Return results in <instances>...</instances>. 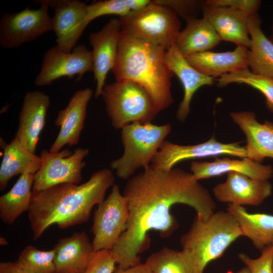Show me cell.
Listing matches in <instances>:
<instances>
[{"instance_id":"cell-1","label":"cell","mask_w":273,"mask_h":273,"mask_svg":"<svg viewBox=\"0 0 273 273\" xmlns=\"http://www.w3.org/2000/svg\"><path fill=\"white\" fill-rule=\"evenodd\" d=\"M123 195L127 201L128 220L111 251L118 266L123 269L141 263L140 254L150 247V232L157 231L166 238L177 229L178 222L170 211L174 205L191 207L203 220L216 208L208 190L192 173L178 168L164 170L150 164L127 179Z\"/></svg>"},{"instance_id":"cell-2","label":"cell","mask_w":273,"mask_h":273,"mask_svg":"<svg viewBox=\"0 0 273 273\" xmlns=\"http://www.w3.org/2000/svg\"><path fill=\"white\" fill-rule=\"evenodd\" d=\"M114 181L111 170L104 168L81 185L65 183L32 191L27 211L34 240L53 224L63 230L87 222L93 208L105 200Z\"/></svg>"},{"instance_id":"cell-3","label":"cell","mask_w":273,"mask_h":273,"mask_svg":"<svg viewBox=\"0 0 273 273\" xmlns=\"http://www.w3.org/2000/svg\"><path fill=\"white\" fill-rule=\"evenodd\" d=\"M166 51L122 29L112 70L115 80H128L144 88L159 112L174 102L171 93L174 74L166 63Z\"/></svg>"},{"instance_id":"cell-4","label":"cell","mask_w":273,"mask_h":273,"mask_svg":"<svg viewBox=\"0 0 273 273\" xmlns=\"http://www.w3.org/2000/svg\"><path fill=\"white\" fill-rule=\"evenodd\" d=\"M243 236L238 222L227 211L214 212L207 219L197 216L180 238L183 249L190 251L195 273H203L207 264L219 258L230 245Z\"/></svg>"},{"instance_id":"cell-5","label":"cell","mask_w":273,"mask_h":273,"mask_svg":"<svg viewBox=\"0 0 273 273\" xmlns=\"http://www.w3.org/2000/svg\"><path fill=\"white\" fill-rule=\"evenodd\" d=\"M171 129L169 123L157 125L151 122H135L124 126L121 133L123 154L111 161L110 167L119 178L128 179L139 168L150 165Z\"/></svg>"},{"instance_id":"cell-6","label":"cell","mask_w":273,"mask_h":273,"mask_svg":"<svg viewBox=\"0 0 273 273\" xmlns=\"http://www.w3.org/2000/svg\"><path fill=\"white\" fill-rule=\"evenodd\" d=\"M112 125L122 129L132 122H151L159 113L149 94L128 80L105 85L102 95Z\"/></svg>"},{"instance_id":"cell-7","label":"cell","mask_w":273,"mask_h":273,"mask_svg":"<svg viewBox=\"0 0 273 273\" xmlns=\"http://www.w3.org/2000/svg\"><path fill=\"white\" fill-rule=\"evenodd\" d=\"M119 19L122 29L166 51L175 43L180 31L178 17L152 1L144 9Z\"/></svg>"},{"instance_id":"cell-8","label":"cell","mask_w":273,"mask_h":273,"mask_svg":"<svg viewBox=\"0 0 273 273\" xmlns=\"http://www.w3.org/2000/svg\"><path fill=\"white\" fill-rule=\"evenodd\" d=\"M38 9L26 8L20 12L4 13L0 19V44L6 49L20 47L52 30L48 0L37 1Z\"/></svg>"},{"instance_id":"cell-9","label":"cell","mask_w":273,"mask_h":273,"mask_svg":"<svg viewBox=\"0 0 273 273\" xmlns=\"http://www.w3.org/2000/svg\"><path fill=\"white\" fill-rule=\"evenodd\" d=\"M89 154L86 148H78L72 152L69 149L52 153L42 150L41 166L34 174L32 191H40L61 184H78L81 171L85 166L84 158Z\"/></svg>"},{"instance_id":"cell-10","label":"cell","mask_w":273,"mask_h":273,"mask_svg":"<svg viewBox=\"0 0 273 273\" xmlns=\"http://www.w3.org/2000/svg\"><path fill=\"white\" fill-rule=\"evenodd\" d=\"M128 217L127 200L114 184L108 197L98 205L95 212L92 231L95 252L112 250L126 230Z\"/></svg>"},{"instance_id":"cell-11","label":"cell","mask_w":273,"mask_h":273,"mask_svg":"<svg viewBox=\"0 0 273 273\" xmlns=\"http://www.w3.org/2000/svg\"><path fill=\"white\" fill-rule=\"evenodd\" d=\"M93 70L92 53L85 46H77L70 53H64L55 46L44 54L34 84L49 85L62 77L72 79L76 75L78 76L76 81H79L85 73Z\"/></svg>"},{"instance_id":"cell-12","label":"cell","mask_w":273,"mask_h":273,"mask_svg":"<svg viewBox=\"0 0 273 273\" xmlns=\"http://www.w3.org/2000/svg\"><path fill=\"white\" fill-rule=\"evenodd\" d=\"M219 155L247 157L245 147L238 143H222L212 136L206 142L194 145H179L165 140L151 163L158 169L167 170L184 160Z\"/></svg>"},{"instance_id":"cell-13","label":"cell","mask_w":273,"mask_h":273,"mask_svg":"<svg viewBox=\"0 0 273 273\" xmlns=\"http://www.w3.org/2000/svg\"><path fill=\"white\" fill-rule=\"evenodd\" d=\"M48 2L55 13L52 18V30L57 37L56 46L62 52L70 53L89 23L86 19L87 5L78 0Z\"/></svg>"},{"instance_id":"cell-14","label":"cell","mask_w":273,"mask_h":273,"mask_svg":"<svg viewBox=\"0 0 273 273\" xmlns=\"http://www.w3.org/2000/svg\"><path fill=\"white\" fill-rule=\"evenodd\" d=\"M121 30L119 19L113 18L100 30L89 35V42L93 48V72L96 83L95 98L102 96L107 75L115 65Z\"/></svg>"},{"instance_id":"cell-15","label":"cell","mask_w":273,"mask_h":273,"mask_svg":"<svg viewBox=\"0 0 273 273\" xmlns=\"http://www.w3.org/2000/svg\"><path fill=\"white\" fill-rule=\"evenodd\" d=\"M272 186L268 180L252 178L245 174L230 172L224 182L213 189L219 201L239 205L258 206L272 194Z\"/></svg>"},{"instance_id":"cell-16","label":"cell","mask_w":273,"mask_h":273,"mask_svg":"<svg viewBox=\"0 0 273 273\" xmlns=\"http://www.w3.org/2000/svg\"><path fill=\"white\" fill-rule=\"evenodd\" d=\"M93 95V91L89 87L79 89L71 97L67 106L58 112L54 123L60 127V131L50 152H58L66 145H77L84 128L87 105Z\"/></svg>"},{"instance_id":"cell-17","label":"cell","mask_w":273,"mask_h":273,"mask_svg":"<svg viewBox=\"0 0 273 273\" xmlns=\"http://www.w3.org/2000/svg\"><path fill=\"white\" fill-rule=\"evenodd\" d=\"M50 97L39 90L28 92L24 97L16 133L21 144L35 153L40 134L46 124Z\"/></svg>"},{"instance_id":"cell-18","label":"cell","mask_w":273,"mask_h":273,"mask_svg":"<svg viewBox=\"0 0 273 273\" xmlns=\"http://www.w3.org/2000/svg\"><path fill=\"white\" fill-rule=\"evenodd\" d=\"M201 13L221 40L231 42L237 46L250 48L248 22L251 16L230 7L209 5L206 1Z\"/></svg>"},{"instance_id":"cell-19","label":"cell","mask_w":273,"mask_h":273,"mask_svg":"<svg viewBox=\"0 0 273 273\" xmlns=\"http://www.w3.org/2000/svg\"><path fill=\"white\" fill-rule=\"evenodd\" d=\"M230 114L246 135L247 157L260 163L265 158H273V122H259L252 111L233 112Z\"/></svg>"},{"instance_id":"cell-20","label":"cell","mask_w":273,"mask_h":273,"mask_svg":"<svg viewBox=\"0 0 273 273\" xmlns=\"http://www.w3.org/2000/svg\"><path fill=\"white\" fill-rule=\"evenodd\" d=\"M166 63L179 79L184 88V97L176 111L178 120L184 122L190 111V104L195 92L204 85H212L213 78L202 74L193 67L179 51L174 43L165 53Z\"/></svg>"},{"instance_id":"cell-21","label":"cell","mask_w":273,"mask_h":273,"mask_svg":"<svg viewBox=\"0 0 273 273\" xmlns=\"http://www.w3.org/2000/svg\"><path fill=\"white\" fill-rule=\"evenodd\" d=\"M53 249L55 273H83L95 252L84 231L60 239Z\"/></svg>"},{"instance_id":"cell-22","label":"cell","mask_w":273,"mask_h":273,"mask_svg":"<svg viewBox=\"0 0 273 273\" xmlns=\"http://www.w3.org/2000/svg\"><path fill=\"white\" fill-rule=\"evenodd\" d=\"M248 48L237 46L232 51H210L185 56L196 70L206 76L219 78L221 76L248 68Z\"/></svg>"},{"instance_id":"cell-23","label":"cell","mask_w":273,"mask_h":273,"mask_svg":"<svg viewBox=\"0 0 273 273\" xmlns=\"http://www.w3.org/2000/svg\"><path fill=\"white\" fill-rule=\"evenodd\" d=\"M190 169L195 178L202 179L222 175L230 172L243 173L254 179L268 180L273 176V167L245 157L241 159L215 157L212 162L193 161Z\"/></svg>"},{"instance_id":"cell-24","label":"cell","mask_w":273,"mask_h":273,"mask_svg":"<svg viewBox=\"0 0 273 273\" xmlns=\"http://www.w3.org/2000/svg\"><path fill=\"white\" fill-rule=\"evenodd\" d=\"M1 146L4 150L0 166V190H4L14 176L24 173L34 174L40 169L41 159L21 144L17 137L9 143L1 138Z\"/></svg>"},{"instance_id":"cell-25","label":"cell","mask_w":273,"mask_h":273,"mask_svg":"<svg viewBox=\"0 0 273 273\" xmlns=\"http://www.w3.org/2000/svg\"><path fill=\"white\" fill-rule=\"evenodd\" d=\"M221 41L208 20L204 17L186 22L185 27L179 33L174 43L184 56L210 51Z\"/></svg>"},{"instance_id":"cell-26","label":"cell","mask_w":273,"mask_h":273,"mask_svg":"<svg viewBox=\"0 0 273 273\" xmlns=\"http://www.w3.org/2000/svg\"><path fill=\"white\" fill-rule=\"evenodd\" d=\"M226 211L237 220L243 236L260 250L273 244V215L249 213L244 206L229 204Z\"/></svg>"},{"instance_id":"cell-27","label":"cell","mask_w":273,"mask_h":273,"mask_svg":"<svg viewBox=\"0 0 273 273\" xmlns=\"http://www.w3.org/2000/svg\"><path fill=\"white\" fill-rule=\"evenodd\" d=\"M258 14L250 16L248 27L251 38L248 67L253 73L273 78V42L261 29Z\"/></svg>"},{"instance_id":"cell-28","label":"cell","mask_w":273,"mask_h":273,"mask_svg":"<svg viewBox=\"0 0 273 273\" xmlns=\"http://www.w3.org/2000/svg\"><path fill=\"white\" fill-rule=\"evenodd\" d=\"M34 174L20 175L8 192L0 197V218L6 224H12L30 205Z\"/></svg>"},{"instance_id":"cell-29","label":"cell","mask_w":273,"mask_h":273,"mask_svg":"<svg viewBox=\"0 0 273 273\" xmlns=\"http://www.w3.org/2000/svg\"><path fill=\"white\" fill-rule=\"evenodd\" d=\"M151 273H195V263L190 251L167 247L150 255L145 262Z\"/></svg>"},{"instance_id":"cell-30","label":"cell","mask_w":273,"mask_h":273,"mask_svg":"<svg viewBox=\"0 0 273 273\" xmlns=\"http://www.w3.org/2000/svg\"><path fill=\"white\" fill-rule=\"evenodd\" d=\"M217 86L223 87L230 84H244L260 92L265 98L266 108L273 112V78L256 75L249 68L224 74L216 80Z\"/></svg>"},{"instance_id":"cell-31","label":"cell","mask_w":273,"mask_h":273,"mask_svg":"<svg viewBox=\"0 0 273 273\" xmlns=\"http://www.w3.org/2000/svg\"><path fill=\"white\" fill-rule=\"evenodd\" d=\"M55 250L42 251L33 245L26 246L17 261L34 273H55Z\"/></svg>"},{"instance_id":"cell-32","label":"cell","mask_w":273,"mask_h":273,"mask_svg":"<svg viewBox=\"0 0 273 273\" xmlns=\"http://www.w3.org/2000/svg\"><path fill=\"white\" fill-rule=\"evenodd\" d=\"M130 13L126 0L99 1L87 6L86 19L90 23L103 16L115 15L120 18Z\"/></svg>"},{"instance_id":"cell-33","label":"cell","mask_w":273,"mask_h":273,"mask_svg":"<svg viewBox=\"0 0 273 273\" xmlns=\"http://www.w3.org/2000/svg\"><path fill=\"white\" fill-rule=\"evenodd\" d=\"M205 1L201 0H153L157 5L165 7L181 17L186 22L197 18Z\"/></svg>"},{"instance_id":"cell-34","label":"cell","mask_w":273,"mask_h":273,"mask_svg":"<svg viewBox=\"0 0 273 273\" xmlns=\"http://www.w3.org/2000/svg\"><path fill=\"white\" fill-rule=\"evenodd\" d=\"M272 255L273 244L262 250L257 258H251L244 253L239 254L238 257L251 273H273Z\"/></svg>"},{"instance_id":"cell-35","label":"cell","mask_w":273,"mask_h":273,"mask_svg":"<svg viewBox=\"0 0 273 273\" xmlns=\"http://www.w3.org/2000/svg\"><path fill=\"white\" fill-rule=\"evenodd\" d=\"M116 264L111 250L96 251L83 273H114Z\"/></svg>"},{"instance_id":"cell-36","label":"cell","mask_w":273,"mask_h":273,"mask_svg":"<svg viewBox=\"0 0 273 273\" xmlns=\"http://www.w3.org/2000/svg\"><path fill=\"white\" fill-rule=\"evenodd\" d=\"M211 6L227 7L252 16L258 14L261 1L260 0H207Z\"/></svg>"},{"instance_id":"cell-37","label":"cell","mask_w":273,"mask_h":273,"mask_svg":"<svg viewBox=\"0 0 273 273\" xmlns=\"http://www.w3.org/2000/svg\"><path fill=\"white\" fill-rule=\"evenodd\" d=\"M0 273H34L17 260L15 261L1 262Z\"/></svg>"},{"instance_id":"cell-38","label":"cell","mask_w":273,"mask_h":273,"mask_svg":"<svg viewBox=\"0 0 273 273\" xmlns=\"http://www.w3.org/2000/svg\"><path fill=\"white\" fill-rule=\"evenodd\" d=\"M114 273H151V271L146 262H141L136 265L125 269L117 266Z\"/></svg>"},{"instance_id":"cell-39","label":"cell","mask_w":273,"mask_h":273,"mask_svg":"<svg viewBox=\"0 0 273 273\" xmlns=\"http://www.w3.org/2000/svg\"><path fill=\"white\" fill-rule=\"evenodd\" d=\"M131 12L139 11L151 4L150 0H126Z\"/></svg>"},{"instance_id":"cell-40","label":"cell","mask_w":273,"mask_h":273,"mask_svg":"<svg viewBox=\"0 0 273 273\" xmlns=\"http://www.w3.org/2000/svg\"><path fill=\"white\" fill-rule=\"evenodd\" d=\"M236 273H251L249 269L246 266L237 271Z\"/></svg>"},{"instance_id":"cell-41","label":"cell","mask_w":273,"mask_h":273,"mask_svg":"<svg viewBox=\"0 0 273 273\" xmlns=\"http://www.w3.org/2000/svg\"><path fill=\"white\" fill-rule=\"evenodd\" d=\"M269 39L273 42V18L271 26V33Z\"/></svg>"},{"instance_id":"cell-42","label":"cell","mask_w":273,"mask_h":273,"mask_svg":"<svg viewBox=\"0 0 273 273\" xmlns=\"http://www.w3.org/2000/svg\"><path fill=\"white\" fill-rule=\"evenodd\" d=\"M272 271H273V255H272Z\"/></svg>"}]
</instances>
